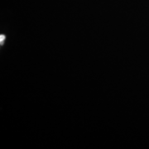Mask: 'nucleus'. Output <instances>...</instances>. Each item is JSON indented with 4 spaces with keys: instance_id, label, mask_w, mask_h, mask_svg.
<instances>
[{
    "instance_id": "f257e3e1",
    "label": "nucleus",
    "mask_w": 149,
    "mask_h": 149,
    "mask_svg": "<svg viewBox=\"0 0 149 149\" xmlns=\"http://www.w3.org/2000/svg\"><path fill=\"white\" fill-rule=\"evenodd\" d=\"M4 38H5V37H4V36H3V35L1 36V42H3V41L4 40Z\"/></svg>"
}]
</instances>
